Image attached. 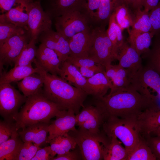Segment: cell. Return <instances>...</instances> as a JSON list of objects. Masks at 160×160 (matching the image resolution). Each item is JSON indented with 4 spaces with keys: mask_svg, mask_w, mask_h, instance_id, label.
I'll list each match as a JSON object with an SVG mask.
<instances>
[{
    "mask_svg": "<svg viewBox=\"0 0 160 160\" xmlns=\"http://www.w3.org/2000/svg\"><path fill=\"white\" fill-rule=\"evenodd\" d=\"M38 40L41 44L54 50L57 55L61 63L65 61L71 54L67 39L52 29L43 32Z\"/></svg>",
    "mask_w": 160,
    "mask_h": 160,
    "instance_id": "7c38bea8",
    "label": "cell"
},
{
    "mask_svg": "<svg viewBox=\"0 0 160 160\" xmlns=\"http://www.w3.org/2000/svg\"><path fill=\"white\" fill-rule=\"evenodd\" d=\"M159 96H160V94L159 95Z\"/></svg>",
    "mask_w": 160,
    "mask_h": 160,
    "instance_id": "db71d44e",
    "label": "cell"
},
{
    "mask_svg": "<svg viewBox=\"0 0 160 160\" xmlns=\"http://www.w3.org/2000/svg\"><path fill=\"white\" fill-rule=\"evenodd\" d=\"M27 99L10 83L0 84V114L4 120L15 123L19 109Z\"/></svg>",
    "mask_w": 160,
    "mask_h": 160,
    "instance_id": "9c48e42d",
    "label": "cell"
},
{
    "mask_svg": "<svg viewBox=\"0 0 160 160\" xmlns=\"http://www.w3.org/2000/svg\"><path fill=\"white\" fill-rule=\"evenodd\" d=\"M38 69L33 68L32 65L14 66L9 71L1 75L0 84L10 83L23 79L33 73H37Z\"/></svg>",
    "mask_w": 160,
    "mask_h": 160,
    "instance_id": "4dcf8cb0",
    "label": "cell"
},
{
    "mask_svg": "<svg viewBox=\"0 0 160 160\" xmlns=\"http://www.w3.org/2000/svg\"><path fill=\"white\" fill-rule=\"evenodd\" d=\"M79 68L81 75L86 79L92 76L96 73L94 71L89 68L81 67Z\"/></svg>",
    "mask_w": 160,
    "mask_h": 160,
    "instance_id": "681fc988",
    "label": "cell"
},
{
    "mask_svg": "<svg viewBox=\"0 0 160 160\" xmlns=\"http://www.w3.org/2000/svg\"><path fill=\"white\" fill-rule=\"evenodd\" d=\"M150 49L141 55L146 61V65L160 75V35L154 36Z\"/></svg>",
    "mask_w": 160,
    "mask_h": 160,
    "instance_id": "1f68e13d",
    "label": "cell"
},
{
    "mask_svg": "<svg viewBox=\"0 0 160 160\" xmlns=\"http://www.w3.org/2000/svg\"><path fill=\"white\" fill-rule=\"evenodd\" d=\"M55 19L57 31L67 40L78 33L92 28V23L86 8L66 12Z\"/></svg>",
    "mask_w": 160,
    "mask_h": 160,
    "instance_id": "52a82bcc",
    "label": "cell"
},
{
    "mask_svg": "<svg viewBox=\"0 0 160 160\" xmlns=\"http://www.w3.org/2000/svg\"><path fill=\"white\" fill-rule=\"evenodd\" d=\"M103 132L109 138L114 136L124 145L128 155L139 143L141 137L137 119H123L115 116L105 119Z\"/></svg>",
    "mask_w": 160,
    "mask_h": 160,
    "instance_id": "277c9868",
    "label": "cell"
},
{
    "mask_svg": "<svg viewBox=\"0 0 160 160\" xmlns=\"http://www.w3.org/2000/svg\"><path fill=\"white\" fill-rule=\"evenodd\" d=\"M35 60L47 72L60 76L61 62L57 55L53 50L41 44L37 49Z\"/></svg>",
    "mask_w": 160,
    "mask_h": 160,
    "instance_id": "9a60e30c",
    "label": "cell"
},
{
    "mask_svg": "<svg viewBox=\"0 0 160 160\" xmlns=\"http://www.w3.org/2000/svg\"><path fill=\"white\" fill-rule=\"evenodd\" d=\"M92 29L78 33L68 39L71 51L70 56L88 57Z\"/></svg>",
    "mask_w": 160,
    "mask_h": 160,
    "instance_id": "44dd1931",
    "label": "cell"
},
{
    "mask_svg": "<svg viewBox=\"0 0 160 160\" xmlns=\"http://www.w3.org/2000/svg\"><path fill=\"white\" fill-rule=\"evenodd\" d=\"M55 156L50 146H46L39 149L31 160H52Z\"/></svg>",
    "mask_w": 160,
    "mask_h": 160,
    "instance_id": "f6af8a7d",
    "label": "cell"
},
{
    "mask_svg": "<svg viewBox=\"0 0 160 160\" xmlns=\"http://www.w3.org/2000/svg\"><path fill=\"white\" fill-rule=\"evenodd\" d=\"M66 60L78 68L81 67L89 68L94 71L96 73L105 72L103 66L96 63L88 57H78L69 56Z\"/></svg>",
    "mask_w": 160,
    "mask_h": 160,
    "instance_id": "f35d334b",
    "label": "cell"
},
{
    "mask_svg": "<svg viewBox=\"0 0 160 160\" xmlns=\"http://www.w3.org/2000/svg\"><path fill=\"white\" fill-rule=\"evenodd\" d=\"M122 142L116 137L112 136L105 152L104 160H127L128 152Z\"/></svg>",
    "mask_w": 160,
    "mask_h": 160,
    "instance_id": "d6a6232c",
    "label": "cell"
},
{
    "mask_svg": "<svg viewBox=\"0 0 160 160\" xmlns=\"http://www.w3.org/2000/svg\"><path fill=\"white\" fill-rule=\"evenodd\" d=\"M151 28L150 32L153 37L160 35V1L149 12Z\"/></svg>",
    "mask_w": 160,
    "mask_h": 160,
    "instance_id": "60d3db41",
    "label": "cell"
},
{
    "mask_svg": "<svg viewBox=\"0 0 160 160\" xmlns=\"http://www.w3.org/2000/svg\"><path fill=\"white\" fill-rule=\"evenodd\" d=\"M94 104L101 111L105 120L110 116L137 119L145 110L159 106L156 96L141 92L131 85L111 90L108 95L94 99Z\"/></svg>",
    "mask_w": 160,
    "mask_h": 160,
    "instance_id": "6da1fadb",
    "label": "cell"
},
{
    "mask_svg": "<svg viewBox=\"0 0 160 160\" xmlns=\"http://www.w3.org/2000/svg\"><path fill=\"white\" fill-rule=\"evenodd\" d=\"M49 143L55 156L65 154L74 149L77 145L73 137L68 133L55 137Z\"/></svg>",
    "mask_w": 160,
    "mask_h": 160,
    "instance_id": "4316f807",
    "label": "cell"
},
{
    "mask_svg": "<svg viewBox=\"0 0 160 160\" xmlns=\"http://www.w3.org/2000/svg\"><path fill=\"white\" fill-rule=\"evenodd\" d=\"M23 143L16 131L9 139L0 144V160H15Z\"/></svg>",
    "mask_w": 160,
    "mask_h": 160,
    "instance_id": "cb8c5ba5",
    "label": "cell"
},
{
    "mask_svg": "<svg viewBox=\"0 0 160 160\" xmlns=\"http://www.w3.org/2000/svg\"><path fill=\"white\" fill-rule=\"evenodd\" d=\"M82 108V110L76 115V125L79 127V129L96 136L104 135L100 131L105 121L100 109L95 105Z\"/></svg>",
    "mask_w": 160,
    "mask_h": 160,
    "instance_id": "30bf717a",
    "label": "cell"
},
{
    "mask_svg": "<svg viewBox=\"0 0 160 160\" xmlns=\"http://www.w3.org/2000/svg\"><path fill=\"white\" fill-rule=\"evenodd\" d=\"M71 110H65L61 114L56 117V119L49 126V136L46 142L55 137L77 130L75 128L76 120V115Z\"/></svg>",
    "mask_w": 160,
    "mask_h": 160,
    "instance_id": "4fadbf2b",
    "label": "cell"
},
{
    "mask_svg": "<svg viewBox=\"0 0 160 160\" xmlns=\"http://www.w3.org/2000/svg\"><path fill=\"white\" fill-rule=\"evenodd\" d=\"M41 148L31 142H24L15 160H31Z\"/></svg>",
    "mask_w": 160,
    "mask_h": 160,
    "instance_id": "ab89813d",
    "label": "cell"
},
{
    "mask_svg": "<svg viewBox=\"0 0 160 160\" xmlns=\"http://www.w3.org/2000/svg\"><path fill=\"white\" fill-rule=\"evenodd\" d=\"M16 131L17 130L15 122L0 121V144L9 139Z\"/></svg>",
    "mask_w": 160,
    "mask_h": 160,
    "instance_id": "b9f144b4",
    "label": "cell"
},
{
    "mask_svg": "<svg viewBox=\"0 0 160 160\" xmlns=\"http://www.w3.org/2000/svg\"><path fill=\"white\" fill-rule=\"evenodd\" d=\"M51 4L46 12L51 18L69 11L86 8L85 0H52Z\"/></svg>",
    "mask_w": 160,
    "mask_h": 160,
    "instance_id": "7402d4cb",
    "label": "cell"
},
{
    "mask_svg": "<svg viewBox=\"0 0 160 160\" xmlns=\"http://www.w3.org/2000/svg\"><path fill=\"white\" fill-rule=\"evenodd\" d=\"M160 0H145L144 7V10L149 12L158 4Z\"/></svg>",
    "mask_w": 160,
    "mask_h": 160,
    "instance_id": "c3c4849f",
    "label": "cell"
},
{
    "mask_svg": "<svg viewBox=\"0 0 160 160\" xmlns=\"http://www.w3.org/2000/svg\"><path fill=\"white\" fill-rule=\"evenodd\" d=\"M24 7L13 8L8 11L2 14L0 16V21L11 23L16 26L23 28L28 31V15L24 12Z\"/></svg>",
    "mask_w": 160,
    "mask_h": 160,
    "instance_id": "83f0119b",
    "label": "cell"
},
{
    "mask_svg": "<svg viewBox=\"0 0 160 160\" xmlns=\"http://www.w3.org/2000/svg\"><path fill=\"white\" fill-rule=\"evenodd\" d=\"M145 1V0H135L132 7L135 10L141 9L144 7Z\"/></svg>",
    "mask_w": 160,
    "mask_h": 160,
    "instance_id": "f907efd6",
    "label": "cell"
},
{
    "mask_svg": "<svg viewBox=\"0 0 160 160\" xmlns=\"http://www.w3.org/2000/svg\"><path fill=\"white\" fill-rule=\"evenodd\" d=\"M117 60L118 65L128 70L132 75L143 66L142 58L127 41H126L120 51Z\"/></svg>",
    "mask_w": 160,
    "mask_h": 160,
    "instance_id": "d6986e66",
    "label": "cell"
},
{
    "mask_svg": "<svg viewBox=\"0 0 160 160\" xmlns=\"http://www.w3.org/2000/svg\"><path fill=\"white\" fill-rule=\"evenodd\" d=\"M27 32L26 30L21 27L0 21V47L11 37L23 34Z\"/></svg>",
    "mask_w": 160,
    "mask_h": 160,
    "instance_id": "74e56055",
    "label": "cell"
},
{
    "mask_svg": "<svg viewBox=\"0 0 160 160\" xmlns=\"http://www.w3.org/2000/svg\"><path fill=\"white\" fill-rule=\"evenodd\" d=\"M116 22L122 31L129 30L133 25L135 14L132 13L129 7L124 3L116 1L114 10Z\"/></svg>",
    "mask_w": 160,
    "mask_h": 160,
    "instance_id": "f546056e",
    "label": "cell"
},
{
    "mask_svg": "<svg viewBox=\"0 0 160 160\" xmlns=\"http://www.w3.org/2000/svg\"><path fill=\"white\" fill-rule=\"evenodd\" d=\"M38 69L37 73L42 77L44 85L42 92L49 100L65 110H71L76 115L80 112L88 95L83 90L76 88L57 75L44 70L36 61L33 62Z\"/></svg>",
    "mask_w": 160,
    "mask_h": 160,
    "instance_id": "7a4b0ae2",
    "label": "cell"
},
{
    "mask_svg": "<svg viewBox=\"0 0 160 160\" xmlns=\"http://www.w3.org/2000/svg\"><path fill=\"white\" fill-rule=\"evenodd\" d=\"M85 7L94 24L98 10L101 0H85Z\"/></svg>",
    "mask_w": 160,
    "mask_h": 160,
    "instance_id": "ee69618b",
    "label": "cell"
},
{
    "mask_svg": "<svg viewBox=\"0 0 160 160\" xmlns=\"http://www.w3.org/2000/svg\"><path fill=\"white\" fill-rule=\"evenodd\" d=\"M119 1L124 3L129 7L130 6H132L135 0H118Z\"/></svg>",
    "mask_w": 160,
    "mask_h": 160,
    "instance_id": "816d5d0a",
    "label": "cell"
},
{
    "mask_svg": "<svg viewBox=\"0 0 160 160\" xmlns=\"http://www.w3.org/2000/svg\"><path fill=\"white\" fill-rule=\"evenodd\" d=\"M28 32L8 39L0 47V68L14 64L25 45L30 40Z\"/></svg>",
    "mask_w": 160,
    "mask_h": 160,
    "instance_id": "8fae6325",
    "label": "cell"
},
{
    "mask_svg": "<svg viewBox=\"0 0 160 160\" xmlns=\"http://www.w3.org/2000/svg\"><path fill=\"white\" fill-rule=\"evenodd\" d=\"M115 3L116 0H101L94 23L95 26L105 28L113 11Z\"/></svg>",
    "mask_w": 160,
    "mask_h": 160,
    "instance_id": "e575fe53",
    "label": "cell"
},
{
    "mask_svg": "<svg viewBox=\"0 0 160 160\" xmlns=\"http://www.w3.org/2000/svg\"><path fill=\"white\" fill-rule=\"evenodd\" d=\"M131 85L147 91L149 87L160 94V75L146 65L132 76Z\"/></svg>",
    "mask_w": 160,
    "mask_h": 160,
    "instance_id": "5bb4252c",
    "label": "cell"
},
{
    "mask_svg": "<svg viewBox=\"0 0 160 160\" xmlns=\"http://www.w3.org/2000/svg\"><path fill=\"white\" fill-rule=\"evenodd\" d=\"M106 75L111 81V90L128 87L131 84L132 74L128 70L118 65L109 64L105 67Z\"/></svg>",
    "mask_w": 160,
    "mask_h": 160,
    "instance_id": "ffe728a7",
    "label": "cell"
},
{
    "mask_svg": "<svg viewBox=\"0 0 160 160\" xmlns=\"http://www.w3.org/2000/svg\"><path fill=\"white\" fill-rule=\"evenodd\" d=\"M19 90L26 97L42 91L44 80L42 76L38 73H35L28 76L20 81L17 82Z\"/></svg>",
    "mask_w": 160,
    "mask_h": 160,
    "instance_id": "d4e9b609",
    "label": "cell"
},
{
    "mask_svg": "<svg viewBox=\"0 0 160 160\" xmlns=\"http://www.w3.org/2000/svg\"><path fill=\"white\" fill-rule=\"evenodd\" d=\"M156 158L145 140L141 137L139 143L128 156L127 160H156Z\"/></svg>",
    "mask_w": 160,
    "mask_h": 160,
    "instance_id": "d590c367",
    "label": "cell"
},
{
    "mask_svg": "<svg viewBox=\"0 0 160 160\" xmlns=\"http://www.w3.org/2000/svg\"><path fill=\"white\" fill-rule=\"evenodd\" d=\"M61 65L60 77L72 85L84 90L87 79L81 75L79 68L67 60Z\"/></svg>",
    "mask_w": 160,
    "mask_h": 160,
    "instance_id": "603a6c76",
    "label": "cell"
},
{
    "mask_svg": "<svg viewBox=\"0 0 160 160\" xmlns=\"http://www.w3.org/2000/svg\"><path fill=\"white\" fill-rule=\"evenodd\" d=\"M88 57L104 68L116 60L105 28L98 26L92 28Z\"/></svg>",
    "mask_w": 160,
    "mask_h": 160,
    "instance_id": "8992f818",
    "label": "cell"
},
{
    "mask_svg": "<svg viewBox=\"0 0 160 160\" xmlns=\"http://www.w3.org/2000/svg\"><path fill=\"white\" fill-rule=\"evenodd\" d=\"M107 35L111 41L116 59L124 43L122 31L117 24L113 12L109 21L108 28L106 31Z\"/></svg>",
    "mask_w": 160,
    "mask_h": 160,
    "instance_id": "484cf974",
    "label": "cell"
},
{
    "mask_svg": "<svg viewBox=\"0 0 160 160\" xmlns=\"http://www.w3.org/2000/svg\"><path fill=\"white\" fill-rule=\"evenodd\" d=\"M157 136L160 137V127L155 132Z\"/></svg>",
    "mask_w": 160,
    "mask_h": 160,
    "instance_id": "f5cc1de1",
    "label": "cell"
},
{
    "mask_svg": "<svg viewBox=\"0 0 160 160\" xmlns=\"http://www.w3.org/2000/svg\"><path fill=\"white\" fill-rule=\"evenodd\" d=\"M68 133L74 138L80 150L83 160H104L105 149L111 140L105 134L96 136L79 128Z\"/></svg>",
    "mask_w": 160,
    "mask_h": 160,
    "instance_id": "5b68a950",
    "label": "cell"
},
{
    "mask_svg": "<svg viewBox=\"0 0 160 160\" xmlns=\"http://www.w3.org/2000/svg\"><path fill=\"white\" fill-rule=\"evenodd\" d=\"M145 140L156 159L160 160V137L158 136L152 137L150 136L147 137Z\"/></svg>",
    "mask_w": 160,
    "mask_h": 160,
    "instance_id": "bcb514c9",
    "label": "cell"
},
{
    "mask_svg": "<svg viewBox=\"0 0 160 160\" xmlns=\"http://www.w3.org/2000/svg\"><path fill=\"white\" fill-rule=\"evenodd\" d=\"M36 43L33 40H30L15 62L14 66L32 65L36 59Z\"/></svg>",
    "mask_w": 160,
    "mask_h": 160,
    "instance_id": "8d00e7d4",
    "label": "cell"
},
{
    "mask_svg": "<svg viewBox=\"0 0 160 160\" xmlns=\"http://www.w3.org/2000/svg\"><path fill=\"white\" fill-rule=\"evenodd\" d=\"M137 120L140 127V134H143L147 137L150 136L160 127V107L145 110L138 117Z\"/></svg>",
    "mask_w": 160,
    "mask_h": 160,
    "instance_id": "ac0fdd59",
    "label": "cell"
},
{
    "mask_svg": "<svg viewBox=\"0 0 160 160\" xmlns=\"http://www.w3.org/2000/svg\"><path fill=\"white\" fill-rule=\"evenodd\" d=\"M73 150L63 154L57 155L52 160H83L80 150L78 146Z\"/></svg>",
    "mask_w": 160,
    "mask_h": 160,
    "instance_id": "7bdbcfd3",
    "label": "cell"
},
{
    "mask_svg": "<svg viewBox=\"0 0 160 160\" xmlns=\"http://www.w3.org/2000/svg\"><path fill=\"white\" fill-rule=\"evenodd\" d=\"M23 6L28 15V32L30 39L37 42L43 32L52 29V18L43 11L39 1L30 0Z\"/></svg>",
    "mask_w": 160,
    "mask_h": 160,
    "instance_id": "ba28073f",
    "label": "cell"
},
{
    "mask_svg": "<svg viewBox=\"0 0 160 160\" xmlns=\"http://www.w3.org/2000/svg\"><path fill=\"white\" fill-rule=\"evenodd\" d=\"M49 123L40 122L24 127L18 133L23 142H31L40 146L46 142Z\"/></svg>",
    "mask_w": 160,
    "mask_h": 160,
    "instance_id": "e0dca14e",
    "label": "cell"
},
{
    "mask_svg": "<svg viewBox=\"0 0 160 160\" xmlns=\"http://www.w3.org/2000/svg\"><path fill=\"white\" fill-rule=\"evenodd\" d=\"M112 87V83L107 77L105 72H99L87 79L84 91L88 95H92L94 99H97L105 96Z\"/></svg>",
    "mask_w": 160,
    "mask_h": 160,
    "instance_id": "2e32d148",
    "label": "cell"
},
{
    "mask_svg": "<svg viewBox=\"0 0 160 160\" xmlns=\"http://www.w3.org/2000/svg\"><path fill=\"white\" fill-rule=\"evenodd\" d=\"M129 34L128 42L140 55L141 56L150 49L153 37L150 32Z\"/></svg>",
    "mask_w": 160,
    "mask_h": 160,
    "instance_id": "f1b7e54d",
    "label": "cell"
},
{
    "mask_svg": "<svg viewBox=\"0 0 160 160\" xmlns=\"http://www.w3.org/2000/svg\"><path fill=\"white\" fill-rule=\"evenodd\" d=\"M65 110L46 97L42 91L27 97L15 119L17 130L38 123H49L52 118Z\"/></svg>",
    "mask_w": 160,
    "mask_h": 160,
    "instance_id": "3957f363",
    "label": "cell"
},
{
    "mask_svg": "<svg viewBox=\"0 0 160 160\" xmlns=\"http://www.w3.org/2000/svg\"><path fill=\"white\" fill-rule=\"evenodd\" d=\"M30 0H0V5L2 14L6 12L17 4L23 5L25 2Z\"/></svg>",
    "mask_w": 160,
    "mask_h": 160,
    "instance_id": "7dc6e473",
    "label": "cell"
},
{
    "mask_svg": "<svg viewBox=\"0 0 160 160\" xmlns=\"http://www.w3.org/2000/svg\"><path fill=\"white\" fill-rule=\"evenodd\" d=\"M135 19L131 30L129 33H139L150 32L151 28L149 12L138 9L135 10Z\"/></svg>",
    "mask_w": 160,
    "mask_h": 160,
    "instance_id": "836d02e7",
    "label": "cell"
}]
</instances>
